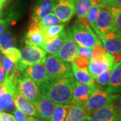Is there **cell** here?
Instances as JSON below:
<instances>
[{
  "label": "cell",
  "mask_w": 121,
  "mask_h": 121,
  "mask_svg": "<svg viewBox=\"0 0 121 121\" xmlns=\"http://www.w3.org/2000/svg\"><path fill=\"white\" fill-rule=\"evenodd\" d=\"M74 81L73 75L49 79L39 86L40 94L55 104L69 105L72 102Z\"/></svg>",
  "instance_id": "6da1fadb"
},
{
  "label": "cell",
  "mask_w": 121,
  "mask_h": 121,
  "mask_svg": "<svg viewBox=\"0 0 121 121\" xmlns=\"http://www.w3.org/2000/svg\"><path fill=\"white\" fill-rule=\"evenodd\" d=\"M71 31L74 40L79 47L93 48L98 44L102 45L91 28L87 17L78 19L71 27Z\"/></svg>",
  "instance_id": "7a4b0ae2"
},
{
  "label": "cell",
  "mask_w": 121,
  "mask_h": 121,
  "mask_svg": "<svg viewBox=\"0 0 121 121\" xmlns=\"http://www.w3.org/2000/svg\"><path fill=\"white\" fill-rule=\"evenodd\" d=\"M44 67L49 79L67 78L73 75L70 63L60 60L56 55H49L46 56Z\"/></svg>",
  "instance_id": "3957f363"
},
{
  "label": "cell",
  "mask_w": 121,
  "mask_h": 121,
  "mask_svg": "<svg viewBox=\"0 0 121 121\" xmlns=\"http://www.w3.org/2000/svg\"><path fill=\"white\" fill-rule=\"evenodd\" d=\"M47 52L42 48L36 46L26 45L20 51V58L18 63V69L24 72L26 67L37 63H44Z\"/></svg>",
  "instance_id": "277c9868"
},
{
  "label": "cell",
  "mask_w": 121,
  "mask_h": 121,
  "mask_svg": "<svg viewBox=\"0 0 121 121\" xmlns=\"http://www.w3.org/2000/svg\"><path fill=\"white\" fill-rule=\"evenodd\" d=\"M118 96V94H110L104 90L96 87L84 106L86 111L87 114L94 112L100 108L113 103Z\"/></svg>",
  "instance_id": "5b68a950"
},
{
  "label": "cell",
  "mask_w": 121,
  "mask_h": 121,
  "mask_svg": "<svg viewBox=\"0 0 121 121\" xmlns=\"http://www.w3.org/2000/svg\"><path fill=\"white\" fill-rule=\"evenodd\" d=\"M17 91L30 103H36L41 96L39 86L24 72L20 75L17 82Z\"/></svg>",
  "instance_id": "8992f818"
},
{
  "label": "cell",
  "mask_w": 121,
  "mask_h": 121,
  "mask_svg": "<svg viewBox=\"0 0 121 121\" xmlns=\"http://www.w3.org/2000/svg\"><path fill=\"white\" fill-rule=\"evenodd\" d=\"M96 36L102 43L104 36L113 28V16L110 7L102 4L95 22Z\"/></svg>",
  "instance_id": "52a82bcc"
},
{
  "label": "cell",
  "mask_w": 121,
  "mask_h": 121,
  "mask_svg": "<svg viewBox=\"0 0 121 121\" xmlns=\"http://www.w3.org/2000/svg\"><path fill=\"white\" fill-rule=\"evenodd\" d=\"M78 47L73 38L71 29L67 28L65 43L56 56L63 62L71 63L78 55Z\"/></svg>",
  "instance_id": "ba28073f"
},
{
  "label": "cell",
  "mask_w": 121,
  "mask_h": 121,
  "mask_svg": "<svg viewBox=\"0 0 121 121\" xmlns=\"http://www.w3.org/2000/svg\"><path fill=\"white\" fill-rule=\"evenodd\" d=\"M53 13L61 23H67L75 13L74 0H55Z\"/></svg>",
  "instance_id": "9c48e42d"
},
{
  "label": "cell",
  "mask_w": 121,
  "mask_h": 121,
  "mask_svg": "<svg viewBox=\"0 0 121 121\" xmlns=\"http://www.w3.org/2000/svg\"><path fill=\"white\" fill-rule=\"evenodd\" d=\"M113 56L106 52L105 55L97 60H90L87 70L93 78H97L99 74L109 69H112Z\"/></svg>",
  "instance_id": "30bf717a"
},
{
  "label": "cell",
  "mask_w": 121,
  "mask_h": 121,
  "mask_svg": "<svg viewBox=\"0 0 121 121\" xmlns=\"http://www.w3.org/2000/svg\"><path fill=\"white\" fill-rule=\"evenodd\" d=\"M87 121H121L113 103L87 115Z\"/></svg>",
  "instance_id": "8fae6325"
},
{
  "label": "cell",
  "mask_w": 121,
  "mask_h": 121,
  "mask_svg": "<svg viewBox=\"0 0 121 121\" xmlns=\"http://www.w3.org/2000/svg\"><path fill=\"white\" fill-rule=\"evenodd\" d=\"M55 0H37L33 9L31 22L37 23L50 13H52Z\"/></svg>",
  "instance_id": "7c38bea8"
},
{
  "label": "cell",
  "mask_w": 121,
  "mask_h": 121,
  "mask_svg": "<svg viewBox=\"0 0 121 121\" xmlns=\"http://www.w3.org/2000/svg\"><path fill=\"white\" fill-rule=\"evenodd\" d=\"M102 44L109 54H121V36L114 28L104 35Z\"/></svg>",
  "instance_id": "4fadbf2b"
},
{
  "label": "cell",
  "mask_w": 121,
  "mask_h": 121,
  "mask_svg": "<svg viewBox=\"0 0 121 121\" xmlns=\"http://www.w3.org/2000/svg\"><path fill=\"white\" fill-rule=\"evenodd\" d=\"M96 87H90L82 84L77 81H74L73 98L71 104H78L85 106L90 98L93 91Z\"/></svg>",
  "instance_id": "5bb4252c"
},
{
  "label": "cell",
  "mask_w": 121,
  "mask_h": 121,
  "mask_svg": "<svg viewBox=\"0 0 121 121\" xmlns=\"http://www.w3.org/2000/svg\"><path fill=\"white\" fill-rule=\"evenodd\" d=\"M24 73L34 81L39 86L49 80L46 68L43 63H37L26 67Z\"/></svg>",
  "instance_id": "9a60e30c"
},
{
  "label": "cell",
  "mask_w": 121,
  "mask_h": 121,
  "mask_svg": "<svg viewBox=\"0 0 121 121\" xmlns=\"http://www.w3.org/2000/svg\"><path fill=\"white\" fill-rule=\"evenodd\" d=\"M25 43L28 46H36L42 48L45 43V39L43 32L39 24L32 23L29 26L26 35Z\"/></svg>",
  "instance_id": "2e32d148"
},
{
  "label": "cell",
  "mask_w": 121,
  "mask_h": 121,
  "mask_svg": "<svg viewBox=\"0 0 121 121\" xmlns=\"http://www.w3.org/2000/svg\"><path fill=\"white\" fill-rule=\"evenodd\" d=\"M38 112V117L44 121H49L52 116L55 104L47 97L42 95L33 104Z\"/></svg>",
  "instance_id": "e0dca14e"
},
{
  "label": "cell",
  "mask_w": 121,
  "mask_h": 121,
  "mask_svg": "<svg viewBox=\"0 0 121 121\" xmlns=\"http://www.w3.org/2000/svg\"><path fill=\"white\" fill-rule=\"evenodd\" d=\"M16 108L20 112L30 117H38V112L35 106L22 96L18 91L13 95Z\"/></svg>",
  "instance_id": "ac0fdd59"
},
{
  "label": "cell",
  "mask_w": 121,
  "mask_h": 121,
  "mask_svg": "<svg viewBox=\"0 0 121 121\" xmlns=\"http://www.w3.org/2000/svg\"><path fill=\"white\" fill-rule=\"evenodd\" d=\"M67 36V28L63 30L56 37L46 41L43 44L42 48L47 53L51 55H56L60 51L65 43Z\"/></svg>",
  "instance_id": "d6986e66"
},
{
  "label": "cell",
  "mask_w": 121,
  "mask_h": 121,
  "mask_svg": "<svg viewBox=\"0 0 121 121\" xmlns=\"http://www.w3.org/2000/svg\"><path fill=\"white\" fill-rule=\"evenodd\" d=\"M105 91L110 94L121 93V64L114 66L112 69Z\"/></svg>",
  "instance_id": "ffe728a7"
},
{
  "label": "cell",
  "mask_w": 121,
  "mask_h": 121,
  "mask_svg": "<svg viewBox=\"0 0 121 121\" xmlns=\"http://www.w3.org/2000/svg\"><path fill=\"white\" fill-rule=\"evenodd\" d=\"M87 113L83 105L69 104L65 121H87Z\"/></svg>",
  "instance_id": "44dd1931"
},
{
  "label": "cell",
  "mask_w": 121,
  "mask_h": 121,
  "mask_svg": "<svg viewBox=\"0 0 121 121\" xmlns=\"http://www.w3.org/2000/svg\"><path fill=\"white\" fill-rule=\"evenodd\" d=\"M71 69L74 78L77 82L87 86L97 87L94 78L91 75L87 69H78L73 63H71Z\"/></svg>",
  "instance_id": "7402d4cb"
},
{
  "label": "cell",
  "mask_w": 121,
  "mask_h": 121,
  "mask_svg": "<svg viewBox=\"0 0 121 121\" xmlns=\"http://www.w3.org/2000/svg\"><path fill=\"white\" fill-rule=\"evenodd\" d=\"M16 49L14 39L10 32H5L0 36V51L3 54H11Z\"/></svg>",
  "instance_id": "603a6c76"
},
{
  "label": "cell",
  "mask_w": 121,
  "mask_h": 121,
  "mask_svg": "<svg viewBox=\"0 0 121 121\" xmlns=\"http://www.w3.org/2000/svg\"><path fill=\"white\" fill-rule=\"evenodd\" d=\"M13 95L9 92L5 91L0 95V111L13 112L16 110Z\"/></svg>",
  "instance_id": "cb8c5ba5"
},
{
  "label": "cell",
  "mask_w": 121,
  "mask_h": 121,
  "mask_svg": "<svg viewBox=\"0 0 121 121\" xmlns=\"http://www.w3.org/2000/svg\"><path fill=\"white\" fill-rule=\"evenodd\" d=\"M74 2L78 19L87 17L88 11L92 5L91 0H74Z\"/></svg>",
  "instance_id": "d4e9b609"
},
{
  "label": "cell",
  "mask_w": 121,
  "mask_h": 121,
  "mask_svg": "<svg viewBox=\"0 0 121 121\" xmlns=\"http://www.w3.org/2000/svg\"><path fill=\"white\" fill-rule=\"evenodd\" d=\"M102 6V4H92L91 8L88 11L87 15V20L90 24V26L94 32L96 34V28H95V22L97 20L98 16L99 15V11Z\"/></svg>",
  "instance_id": "484cf974"
},
{
  "label": "cell",
  "mask_w": 121,
  "mask_h": 121,
  "mask_svg": "<svg viewBox=\"0 0 121 121\" xmlns=\"http://www.w3.org/2000/svg\"><path fill=\"white\" fill-rule=\"evenodd\" d=\"M69 105L55 104L53 112L49 121H65Z\"/></svg>",
  "instance_id": "4316f807"
},
{
  "label": "cell",
  "mask_w": 121,
  "mask_h": 121,
  "mask_svg": "<svg viewBox=\"0 0 121 121\" xmlns=\"http://www.w3.org/2000/svg\"><path fill=\"white\" fill-rule=\"evenodd\" d=\"M44 36L45 42L51 39L56 37L64 30L65 26L63 24H59L56 26H52L48 28H40Z\"/></svg>",
  "instance_id": "83f0119b"
},
{
  "label": "cell",
  "mask_w": 121,
  "mask_h": 121,
  "mask_svg": "<svg viewBox=\"0 0 121 121\" xmlns=\"http://www.w3.org/2000/svg\"><path fill=\"white\" fill-rule=\"evenodd\" d=\"M111 71H112L111 69H108V70L104 71L103 73L99 74L97 78L94 79L95 86L97 87L102 89V90H104L105 91V90L106 89V87L108 86Z\"/></svg>",
  "instance_id": "f1b7e54d"
},
{
  "label": "cell",
  "mask_w": 121,
  "mask_h": 121,
  "mask_svg": "<svg viewBox=\"0 0 121 121\" xmlns=\"http://www.w3.org/2000/svg\"><path fill=\"white\" fill-rule=\"evenodd\" d=\"M113 16V28L121 36V8L110 7Z\"/></svg>",
  "instance_id": "f546056e"
},
{
  "label": "cell",
  "mask_w": 121,
  "mask_h": 121,
  "mask_svg": "<svg viewBox=\"0 0 121 121\" xmlns=\"http://www.w3.org/2000/svg\"><path fill=\"white\" fill-rule=\"evenodd\" d=\"M62 24L59 20L53 13H50L41 20L39 23V26L40 28H48L52 26H56Z\"/></svg>",
  "instance_id": "4dcf8cb0"
},
{
  "label": "cell",
  "mask_w": 121,
  "mask_h": 121,
  "mask_svg": "<svg viewBox=\"0 0 121 121\" xmlns=\"http://www.w3.org/2000/svg\"><path fill=\"white\" fill-rule=\"evenodd\" d=\"M71 63H73L78 69H87L90 63V60L85 57L77 55V56L75 57L73 61Z\"/></svg>",
  "instance_id": "1f68e13d"
},
{
  "label": "cell",
  "mask_w": 121,
  "mask_h": 121,
  "mask_svg": "<svg viewBox=\"0 0 121 121\" xmlns=\"http://www.w3.org/2000/svg\"><path fill=\"white\" fill-rule=\"evenodd\" d=\"M106 53V51L103 47V46L98 44L92 48V54H91L90 60H97L99 58H101L102 56L105 55Z\"/></svg>",
  "instance_id": "d6a6232c"
},
{
  "label": "cell",
  "mask_w": 121,
  "mask_h": 121,
  "mask_svg": "<svg viewBox=\"0 0 121 121\" xmlns=\"http://www.w3.org/2000/svg\"><path fill=\"white\" fill-rule=\"evenodd\" d=\"M92 54V48H89L82 47H78V55L83 57H85L87 59L90 60Z\"/></svg>",
  "instance_id": "836d02e7"
},
{
  "label": "cell",
  "mask_w": 121,
  "mask_h": 121,
  "mask_svg": "<svg viewBox=\"0 0 121 121\" xmlns=\"http://www.w3.org/2000/svg\"><path fill=\"white\" fill-rule=\"evenodd\" d=\"M13 20V18L9 16H8L5 19H1L0 20V36L3 35L5 30L7 29L10 22Z\"/></svg>",
  "instance_id": "e575fe53"
},
{
  "label": "cell",
  "mask_w": 121,
  "mask_h": 121,
  "mask_svg": "<svg viewBox=\"0 0 121 121\" xmlns=\"http://www.w3.org/2000/svg\"><path fill=\"white\" fill-rule=\"evenodd\" d=\"M13 114L16 121H27L28 117L25 114L20 112L19 110H15L13 112Z\"/></svg>",
  "instance_id": "d590c367"
},
{
  "label": "cell",
  "mask_w": 121,
  "mask_h": 121,
  "mask_svg": "<svg viewBox=\"0 0 121 121\" xmlns=\"http://www.w3.org/2000/svg\"><path fill=\"white\" fill-rule=\"evenodd\" d=\"M0 121H16L12 114L0 111Z\"/></svg>",
  "instance_id": "8d00e7d4"
},
{
  "label": "cell",
  "mask_w": 121,
  "mask_h": 121,
  "mask_svg": "<svg viewBox=\"0 0 121 121\" xmlns=\"http://www.w3.org/2000/svg\"><path fill=\"white\" fill-rule=\"evenodd\" d=\"M113 104L114 106L118 116L121 119V95L118 97V98L113 102Z\"/></svg>",
  "instance_id": "74e56055"
},
{
  "label": "cell",
  "mask_w": 121,
  "mask_h": 121,
  "mask_svg": "<svg viewBox=\"0 0 121 121\" xmlns=\"http://www.w3.org/2000/svg\"><path fill=\"white\" fill-rule=\"evenodd\" d=\"M104 4L107 5L109 7L121 8V0H106Z\"/></svg>",
  "instance_id": "f35d334b"
},
{
  "label": "cell",
  "mask_w": 121,
  "mask_h": 121,
  "mask_svg": "<svg viewBox=\"0 0 121 121\" xmlns=\"http://www.w3.org/2000/svg\"><path fill=\"white\" fill-rule=\"evenodd\" d=\"M5 79V72L2 64H0V83L4 82Z\"/></svg>",
  "instance_id": "ab89813d"
},
{
  "label": "cell",
  "mask_w": 121,
  "mask_h": 121,
  "mask_svg": "<svg viewBox=\"0 0 121 121\" xmlns=\"http://www.w3.org/2000/svg\"><path fill=\"white\" fill-rule=\"evenodd\" d=\"M27 121H44L41 119H39V118H36L34 117H28L27 118Z\"/></svg>",
  "instance_id": "60d3db41"
},
{
  "label": "cell",
  "mask_w": 121,
  "mask_h": 121,
  "mask_svg": "<svg viewBox=\"0 0 121 121\" xmlns=\"http://www.w3.org/2000/svg\"><path fill=\"white\" fill-rule=\"evenodd\" d=\"M5 91L6 90H5V88L4 83H0V95H1L4 92H5Z\"/></svg>",
  "instance_id": "b9f144b4"
},
{
  "label": "cell",
  "mask_w": 121,
  "mask_h": 121,
  "mask_svg": "<svg viewBox=\"0 0 121 121\" xmlns=\"http://www.w3.org/2000/svg\"><path fill=\"white\" fill-rule=\"evenodd\" d=\"M6 1H7V0H0V16H1V11Z\"/></svg>",
  "instance_id": "7bdbcfd3"
},
{
  "label": "cell",
  "mask_w": 121,
  "mask_h": 121,
  "mask_svg": "<svg viewBox=\"0 0 121 121\" xmlns=\"http://www.w3.org/2000/svg\"><path fill=\"white\" fill-rule=\"evenodd\" d=\"M91 1H92V4H102L99 1V0H91Z\"/></svg>",
  "instance_id": "ee69618b"
},
{
  "label": "cell",
  "mask_w": 121,
  "mask_h": 121,
  "mask_svg": "<svg viewBox=\"0 0 121 121\" xmlns=\"http://www.w3.org/2000/svg\"><path fill=\"white\" fill-rule=\"evenodd\" d=\"M3 59V53L1 52V51H0V64H1V60Z\"/></svg>",
  "instance_id": "f6af8a7d"
},
{
  "label": "cell",
  "mask_w": 121,
  "mask_h": 121,
  "mask_svg": "<svg viewBox=\"0 0 121 121\" xmlns=\"http://www.w3.org/2000/svg\"><path fill=\"white\" fill-rule=\"evenodd\" d=\"M99 1H100L102 4H105L106 1V0H99Z\"/></svg>",
  "instance_id": "bcb514c9"
}]
</instances>
